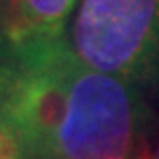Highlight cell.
Here are the masks:
<instances>
[{"instance_id":"obj_2","label":"cell","mask_w":159,"mask_h":159,"mask_svg":"<svg viewBox=\"0 0 159 159\" xmlns=\"http://www.w3.org/2000/svg\"><path fill=\"white\" fill-rule=\"evenodd\" d=\"M67 39L92 69L159 88V0H83Z\"/></svg>"},{"instance_id":"obj_1","label":"cell","mask_w":159,"mask_h":159,"mask_svg":"<svg viewBox=\"0 0 159 159\" xmlns=\"http://www.w3.org/2000/svg\"><path fill=\"white\" fill-rule=\"evenodd\" d=\"M140 125L138 90L84 63L65 33L0 37V130L19 159L129 157Z\"/></svg>"},{"instance_id":"obj_6","label":"cell","mask_w":159,"mask_h":159,"mask_svg":"<svg viewBox=\"0 0 159 159\" xmlns=\"http://www.w3.org/2000/svg\"><path fill=\"white\" fill-rule=\"evenodd\" d=\"M115 159H129V157H115Z\"/></svg>"},{"instance_id":"obj_3","label":"cell","mask_w":159,"mask_h":159,"mask_svg":"<svg viewBox=\"0 0 159 159\" xmlns=\"http://www.w3.org/2000/svg\"><path fill=\"white\" fill-rule=\"evenodd\" d=\"M77 0H0V37L23 39L65 33Z\"/></svg>"},{"instance_id":"obj_4","label":"cell","mask_w":159,"mask_h":159,"mask_svg":"<svg viewBox=\"0 0 159 159\" xmlns=\"http://www.w3.org/2000/svg\"><path fill=\"white\" fill-rule=\"evenodd\" d=\"M0 159H19V148L10 134L0 130Z\"/></svg>"},{"instance_id":"obj_5","label":"cell","mask_w":159,"mask_h":159,"mask_svg":"<svg viewBox=\"0 0 159 159\" xmlns=\"http://www.w3.org/2000/svg\"><path fill=\"white\" fill-rule=\"evenodd\" d=\"M150 159H159V146H157V150H155V152H153V155H152V157H150Z\"/></svg>"}]
</instances>
